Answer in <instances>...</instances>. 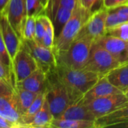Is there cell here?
<instances>
[{"label":"cell","instance_id":"cell-38","mask_svg":"<svg viewBox=\"0 0 128 128\" xmlns=\"http://www.w3.org/2000/svg\"><path fill=\"white\" fill-rule=\"evenodd\" d=\"M124 94H125V95H126V97L128 98V90H127V92H125Z\"/></svg>","mask_w":128,"mask_h":128},{"label":"cell","instance_id":"cell-17","mask_svg":"<svg viewBox=\"0 0 128 128\" xmlns=\"http://www.w3.org/2000/svg\"><path fill=\"white\" fill-rule=\"evenodd\" d=\"M58 118L95 122V116L80 100L70 106Z\"/></svg>","mask_w":128,"mask_h":128},{"label":"cell","instance_id":"cell-11","mask_svg":"<svg viewBox=\"0 0 128 128\" xmlns=\"http://www.w3.org/2000/svg\"><path fill=\"white\" fill-rule=\"evenodd\" d=\"M4 14L18 36L22 40L23 28L27 18L26 0H10Z\"/></svg>","mask_w":128,"mask_h":128},{"label":"cell","instance_id":"cell-13","mask_svg":"<svg viewBox=\"0 0 128 128\" xmlns=\"http://www.w3.org/2000/svg\"><path fill=\"white\" fill-rule=\"evenodd\" d=\"M0 30L9 55L13 60L22 45V40L18 36L8 21L6 16L2 13H0Z\"/></svg>","mask_w":128,"mask_h":128},{"label":"cell","instance_id":"cell-3","mask_svg":"<svg viewBox=\"0 0 128 128\" xmlns=\"http://www.w3.org/2000/svg\"><path fill=\"white\" fill-rule=\"evenodd\" d=\"M55 70L62 82L83 94L102 77L100 74L84 68L75 69L61 64H57Z\"/></svg>","mask_w":128,"mask_h":128},{"label":"cell","instance_id":"cell-18","mask_svg":"<svg viewBox=\"0 0 128 128\" xmlns=\"http://www.w3.org/2000/svg\"><path fill=\"white\" fill-rule=\"evenodd\" d=\"M105 76L111 84L124 94L128 89V62L115 68Z\"/></svg>","mask_w":128,"mask_h":128},{"label":"cell","instance_id":"cell-2","mask_svg":"<svg viewBox=\"0 0 128 128\" xmlns=\"http://www.w3.org/2000/svg\"><path fill=\"white\" fill-rule=\"evenodd\" d=\"M91 14L89 11L82 7L80 1L71 16L65 23L58 35L55 38L53 47L55 54L68 49Z\"/></svg>","mask_w":128,"mask_h":128},{"label":"cell","instance_id":"cell-19","mask_svg":"<svg viewBox=\"0 0 128 128\" xmlns=\"http://www.w3.org/2000/svg\"><path fill=\"white\" fill-rule=\"evenodd\" d=\"M54 117L51 112L46 99L38 113L34 116L31 122L28 124L27 128H50L51 123Z\"/></svg>","mask_w":128,"mask_h":128},{"label":"cell","instance_id":"cell-39","mask_svg":"<svg viewBox=\"0 0 128 128\" xmlns=\"http://www.w3.org/2000/svg\"><path fill=\"white\" fill-rule=\"evenodd\" d=\"M0 60H1V59H0Z\"/></svg>","mask_w":128,"mask_h":128},{"label":"cell","instance_id":"cell-33","mask_svg":"<svg viewBox=\"0 0 128 128\" xmlns=\"http://www.w3.org/2000/svg\"><path fill=\"white\" fill-rule=\"evenodd\" d=\"M128 0H103V5L107 10L114 8L125 4H128Z\"/></svg>","mask_w":128,"mask_h":128},{"label":"cell","instance_id":"cell-16","mask_svg":"<svg viewBox=\"0 0 128 128\" xmlns=\"http://www.w3.org/2000/svg\"><path fill=\"white\" fill-rule=\"evenodd\" d=\"M126 122H128V104L107 115L97 118L94 124L95 128H104L116 127Z\"/></svg>","mask_w":128,"mask_h":128},{"label":"cell","instance_id":"cell-9","mask_svg":"<svg viewBox=\"0 0 128 128\" xmlns=\"http://www.w3.org/2000/svg\"><path fill=\"white\" fill-rule=\"evenodd\" d=\"M22 43L34 58L39 68L46 74L56 68L57 62L53 50L44 46L34 40H22Z\"/></svg>","mask_w":128,"mask_h":128},{"label":"cell","instance_id":"cell-22","mask_svg":"<svg viewBox=\"0 0 128 128\" xmlns=\"http://www.w3.org/2000/svg\"><path fill=\"white\" fill-rule=\"evenodd\" d=\"M51 128H95L94 122L74 119L54 118L51 123Z\"/></svg>","mask_w":128,"mask_h":128},{"label":"cell","instance_id":"cell-36","mask_svg":"<svg viewBox=\"0 0 128 128\" xmlns=\"http://www.w3.org/2000/svg\"><path fill=\"white\" fill-rule=\"evenodd\" d=\"M117 128H128V122L126 123H124V124H118L117 126H116Z\"/></svg>","mask_w":128,"mask_h":128},{"label":"cell","instance_id":"cell-37","mask_svg":"<svg viewBox=\"0 0 128 128\" xmlns=\"http://www.w3.org/2000/svg\"><path fill=\"white\" fill-rule=\"evenodd\" d=\"M40 2H41V3L43 4V5L45 7V8H46V5H47V4H48V2H49V0H40Z\"/></svg>","mask_w":128,"mask_h":128},{"label":"cell","instance_id":"cell-5","mask_svg":"<svg viewBox=\"0 0 128 128\" xmlns=\"http://www.w3.org/2000/svg\"><path fill=\"white\" fill-rule=\"evenodd\" d=\"M120 64H120L112 55L94 41L88 59L83 68L104 76Z\"/></svg>","mask_w":128,"mask_h":128},{"label":"cell","instance_id":"cell-34","mask_svg":"<svg viewBox=\"0 0 128 128\" xmlns=\"http://www.w3.org/2000/svg\"><path fill=\"white\" fill-rule=\"evenodd\" d=\"M0 128H17V127L12 122L0 116Z\"/></svg>","mask_w":128,"mask_h":128},{"label":"cell","instance_id":"cell-26","mask_svg":"<svg viewBox=\"0 0 128 128\" xmlns=\"http://www.w3.org/2000/svg\"><path fill=\"white\" fill-rule=\"evenodd\" d=\"M27 16H38L46 14V8L40 0H26Z\"/></svg>","mask_w":128,"mask_h":128},{"label":"cell","instance_id":"cell-25","mask_svg":"<svg viewBox=\"0 0 128 128\" xmlns=\"http://www.w3.org/2000/svg\"><path fill=\"white\" fill-rule=\"evenodd\" d=\"M105 34L113 36L128 41V22H123L116 26L106 28Z\"/></svg>","mask_w":128,"mask_h":128},{"label":"cell","instance_id":"cell-29","mask_svg":"<svg viewBox=\"0 0 128 128\" xmlns=\"http://www.w3.org/2000/svg\"><path fill=\"white\" fill-rule=\"evenodd\" d=\"M0 81L5 82L15 87V80L12 68L8 67L0 60Z\"/></svg>","mask_w":128,"mask_h":128},{"label":"cell","instance_id":"cell-30","mask_svg":"<svg viewBox=\"0 0 128 128\" xmlns=\"http://www.w3.org/2000/svg\"><path fill=\"white\" fill-rule=\"evenodd\" d=\"M0 59L5 65L12 68V59L9 55L7 46L2 38V34L0 30Z\"/></svg>","mask_w":128,"mask_h":128},{"label":"cell","instance_id":"cell-28","mask_svg":"<svg viewBox=\"0 0 128 128\" xmlns=\"http://www.w3.org/2000/svg\"><path fill=\"white\" fill-rule=\"evenodd\" d=\"M80 1V0H49L46 7V10L57 6H62L74 11Z\"/></svg>","mask_w":128,"mask_h":128},{"label":"cell","instance_id":"cell-8","mask_svg":"<svg viewBox=\"0 0 128 128\" xmlns=\"http://www.w3.org/2000/svg\"><path fill=\"white\" fill-rule=\"evenodd\" d=\"M128 104V99L125 94L119 93L94 99L85 105L95 116V117L98 118L127 105Z\"/></svg>","mask_w":128,"mask_h":128},{"label":"cell","instance_id":"cell-32","mask_svg":"<svg viewBox=\"0 0 128 128\" xmlns=\"http://www.w3.org/2000/svg\"><path fill=\"white\" fill-rule=\"evenodd\" d=\"M44 34V26L42 20L40 19L39 16L36 17L35 21V36L34 40L42 44V40Z\"/></svg>","mask_w":128,"mask_h":128},{"label":"cell","instance_id":"cell-10","mask_svg":"<svg viewBox=\"0 0 128 128\" xmlns=\"http://www.w3.org/2000/svg\"><path fill=\"white\" fill-rule=\"evenodd\" d=\"M108 10L104 7L91 14L80 31L77 37H87L94 41L106 34V20Z\"/></svg>","mask_w":128,"mask_h":128},{"label":"cell","instance_id":"cell-14","mask_svg":"<svg viewBox=\"0 0 128 128\" xmlns=\"http://www.w3.org/2000/svg\"><path fill=\"white\" fill-rule=\"evenodd\" d=\"M119 93L123 92H121L116 86H114L112 84H111L108 81L106 77L104 76L100 77L99 80L83 94L80 101L82 104H86L94 99Z\"/></svg>","mask_w":128,"mask_h":128},{"label":"cell","instance_id":"cell-6","mask_svg":"<svg viewBox=\"0 0 128 128\" xmlns=\"http://www.w3.org/2000/svg\"><path fill=\"white\" fill-rule=\"evenodd\" d=\"M0 116L20 128L21 113L19 110L15 87L0 81Z\"/></svg>","mask_w":128,"mask_h":128},{"label":"cell","instance_id":"cell-1","mask_svg":"<svg viewBox=\"0 0 128 128\" xmlns=\"http://www.w3.org/2000/svg\"><path fill=\"white\" fill-rule=\"evenodd\" d=\"M55 69L46 74L47 80L45 94L54 118H58L70 106L80 100L83 94L68 87L62 82L58 78Z\"/></svg>","mask_w":128,"mask_h":128},{"label":"cell","instance_id":"cell-35","mask_svg":"<svg viewBox=\"0 0 128 128\" xmlns=\"http://www.w3.org/2000/svg\"><path fill=\"white\" fill-rule=\"evenodd\" d=\"M10 0H0V13H2Z\"/></svg>","mask_w":128,"mask_h":128},{"label":"cell","instance_id":"cell-23","mask_svg":"<svg viewBox=\"0 0 128 128\" xmlns=\"http://www.w3.org/2000/svg\"><path fill=\"white\" fill-rule=\"evenodd\" d=\"M15 89L17 95L19 110L21 113V116H22L23 113L28 109V107L32 105L33 101L35 100V98L38 95V93L32 92L17 87H15Z\"/></svg>","mask_w":128,"mask_h":128},{"label":"cell","instance_id":"cell-27","mask_svg":"<svg viewBox=\"0 0 128 128\" xmlns=\"http://www.w3.org/2000/svg\"><path fill=\"white\" fill-rule=\"evenodd\" d=\"M35 16H27L22 32V40H34L35 36Z\"/></svg>","mask_w":128,"mask_h":128},{"label":"cell","instance_id":"cell-7","mask_svg":"<svg viewBox=\"0 0 128 128\" xmlns=\"http://www.w3.org/2000/svg\"><path fill=\"white\" fill-rule=\"evenodd\" d=\"M39 68L38 64L23 44L12 60V70L16 82H20Z\"/></svg>","mask_w":128,"mask_h":128},{"label":"cell","instance_id":"cell-24","mask_svg":"<svg viewBox=\"0 0 128 128\" xmlns=\"http://www.w3.org/2000/svg\"><path fill=\"white\" fill-rule=\"evenodd\" d=\"M38 16L42 20L44 26V34L42 40V44L53 50L55 42V30L52 22L46 14H40Z\"/></svg>","mask_w":128,"mask_h":128},{"label":"cell","instance_id":"cell-31","mask_svg":"<svg viewBox=\"0 0 128 128\" xmlns=\"http://www.w3.org/2000/svg\"><path fill=\"white\" fill-rule=\"evenodd\" d=\"M80 3L91 14L103 8V0H80Z\"/></svg>","mask_w":128,"mask_h":128},{"label":"cell","instance_id":"cell-12","mask_svg":"<svg viewBox=\"0 0 128 128\" xmlns=\"http://www.w3.org/2000/svg\"><path fill=\"white\" fill-rule=\"evenodd\" d=\"M112 55L120 64L128 62V41L104 34L94 40Z\"/></svg>","mask_w":128,"mask_h":128},{"label":"cell","instance_id":"cell-20","mask_svg":"<svg viewBox=\"0 0 128 128\" xmlns=\"http://www.w3.org/2000/svg\"><path fill=\"white\" fill-rule=\"evenodd\" d=\"M128 22V3L108 10L106 29Z\"/></svg>","mask_w":128,"mask_h":128},{"label":"cell","instance_id":"cell-15","mask_svg":"<svg viewBox=\"0 0 128 128\" xmlns=\"http://www.w3.org/2000/svg\"><path fill=\"white\" fill-rule=\"evenodd\" d=\"M46 80V74L39 68L23 80L16 82L15 87L39 94L45 92Z\"/></svg>","mask_w":128,"mask_h":128},{"label":"cell","instance_id":"cell-4","mask_svg":"<svg viewBox=\"0 0 128 128\" xmlns=\"http://www.w3.org/2000/svg\"><path fill=\"white\" fill-rule=\"evenodd\" d=\"M94 40L87 37H77L68 50L55 54L57 64L70 68H83L88 59Z\"/></svg>","mask_w":128,"mask_h":128},{"label":"cell","instance_id":"cell-21","mask_svg":"<svg viewBox=\"0 0 128 128\" xmlns=\"http://www.w3.org/2000/svg\"><path fill=\"white\" fill-rule=\"evenodd\" d=\"M45 99H46L45 92L38 94V95L37 96L35 100L33 101L32 105L22 116L21 121H20V128H27L28 124L31 122L34 116L41 109L45 101Z\"/></svg>","mask_w":128,"mask_h":128}]
</instances>
